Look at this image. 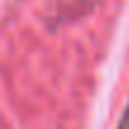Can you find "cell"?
Masks as SVG:
<instances>
[{"instance_id": "obj_1", "label": "cell", "mask_w": 129, "mask_h": 129, "mask_svg": "<svg viewBox=\"0 0 129 129\" xmlns=\"http://www.w3.org/2000/svg\"><path fill=\"white\" fill-rule=\"evenodd\" d=\"M117 129H129V105H127V110H124V115H122L120 127H117Z\"/></svg>"}]
</instances>
